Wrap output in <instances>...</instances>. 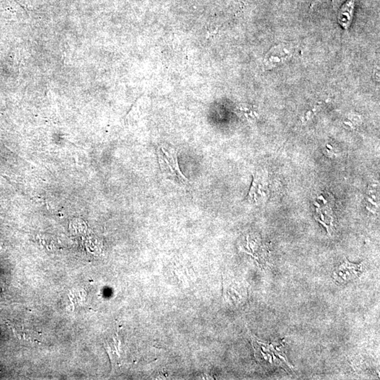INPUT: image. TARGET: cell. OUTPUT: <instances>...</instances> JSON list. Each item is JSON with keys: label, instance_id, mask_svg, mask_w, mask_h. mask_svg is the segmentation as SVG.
Segmentation results:
<instances>
[{"label": "cell", "instance_id": "6da1fadb", "mask_svg": "<svg viewBox=\"0 0 380 380\" xmlns=\"http://www.w3.org/2000/svg\"><path fill=\"white\" fill-rule=\"evenodd\" d=\"M250 338L254 356L258 362L266 366H282L284 364L292 368L291 364L285 356L282 345L262 342L252 334H250Z\"/></svg>", "mask_w": 380, "mask_h": 380}, {"label": "cell", "instance_id": "7a4b0ae2", "mask_svg": "<svg viewBox=\"0 0 380 380\" xmlns=\"http://www.w3.org/2000/svg\"><path fill=\"white\" fill-rule=\"evenodd\" d=\"M156 152L160 170L166 178L180 184L189 182L180 168L178 152L175 148L162 145Z\"/></svg>", "mask_w": 380, "mask_h": 380}, {"label": "cell", "instance_id": "3957f363", "mask_svg": "<svg viewBox=\"0 0 380 380\" xmlns=\"http://www.w3.org/2000/svg\"><path fill=\"white\" fill-rule=\"evenodd\" d=\"M362 271V264H354L345 258L344 262L338 266L333 274V278L340 284H345L358 277Z\"/></svg>", "mask_w": 380, "mask_h": 380}, {"label": "cell", "instance_id": "277c9868", "mask_svg": "<svg viewBox=\"0 0 380 380\" xmlns=\"http://www.w3.org/2000/svg\"><path fill=\"white\" fill-rule=\"evenodd\" d=\"M356 0H346L338 12V24L344 29L347 30L353 20L355 11Z\"/></svg>", "mask_w": 380, "mask_h": 380}, {"label": "cell", "instance_id": "5b68a950", "mask_svg": "<svg viewBox=\"0 0 380 380\" xmlns=\"http://www.w3.org/2000/svg\"><path fill=\"white\" fill-rule=\"evenodd\" d=\"M224 295L232 303L241 304L246 298V291L241 286L232 283H224Z\"/></svg>", "mask_w": 380, "mask_h": 380}]
</instances>
